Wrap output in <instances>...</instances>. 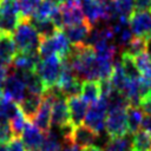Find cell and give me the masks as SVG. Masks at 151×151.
Returning <instances> with one entry per match:
<instances>
[{"mask_svg":"<svg viewBox=\"0 0 151 151\" xmlns=\"http://www.w3.org/2000/svg\"><path fill=\"white\" fill-rule=\"evenodd\" d=\"M17 52H38L41 38L29 19H21L13 31Z\"/></svg>","mask_w":151,"mask_h":151,"instance_id":"obj_1","label":"cell"},{"mask_svg":"<svg viewBox=\"0 0 151 151\" xmlns=\"http://www.w3.org/2000/svg\"><path fill=\"white\" fill-rule=\"evenodd\" d=\"M34 71L42 80L46 90L53 87L57 84L61 71V59L57 54L40 59Z\"/></svg>","mask_w":151,"mask_h":151,"instance_id":"obj_2","label":"cell"},{"mask_svg":"<svg viewBox=\"0 0 151 151\" xmlns=\"http://www.w3.org/2000/svg\"><path fill=\"white\" fill-rule=\"evenodd\" d=\"M106 114H107V100L106 98L100 97L87 109L84 123L86 126L92 129L97 134H100L105 130Z\"/></svg>","mask_w":151,"mask_h":151,"instance_id":"obj_3","label":"cell"},{"mask_svg":"<svg viewBox=\"0 0 151 151\" xmlns=\"http://www.w3.org/2000/svg\"><path fill=\"white\" fill-rule=\"evenodd\" d=\"M105 131L110 138H117L129 133L126 109L107 110L105 119Z\"/></svg>","mask_w":151,"mask_h":151,"instance_id":"obj_4","label":"cell"},{"mask_svg":"<svg viewBox=\"0 0 151 151\" xmlns=\"http://www.w3.org/2000/svg\"><path fill=\"white\" fill-rule=\"evenodd\" d=\"M1 87H2L1 88L2 90V94L6 98H8L9 100H12L15 104H18V105L24 100V98L28 93L24 80L14 72L12 65H11L9 74L6 78V80L4 81Z\"/></svg>","mask_w":151,"mask_h":151,"instance_id":"obj_5","label":"cell"},{"mask_svg":"<svg viewBox=\"0 0 151 151\" xmlns=\"http://www.w3.org/2000/svg\"><path fill=\"white\" fill-rule=\"evenodd\" d=\"M129 26L134 37L149 39L151 37V9L134 11L129 19Z\"/></svg>","mask_w":151,"mask_h":151,"instance_id":"obj_6","label":"cell"},{"mask_svg":"<svg viewBox=\"0 0 151 151\" xmlns=\"http://www.w3.org/2000/svg\"><path fill=\"white\" fill-rule=\"evenodd\" d=\"M59 7L63 15L64 27L79 24L85 20L80 0H65Z\"/></svg>","mask_w":151,"mask_h":151,"instance_id":"obj_7","label":"cell"},{"mask_svg":"<svg viewBox=\"0 0 151 151\" xmlns=\"http://www.w3.org/2000/svg\"><path fill=\"white\" fill-rule=\"evenodd\" d=\"M45 133L40 131L32 122L27 120L24 131L21 132V140L27 151H38L44 142Z\"/></svg>","mask_w":151,"mask_h":151,"instance_id":"obj_8","label":"cell"},{"mask_svg":"<svg viewBox=\"0 0 151 151\" xmlns=\"http://www.w3.org/2000/svg\"><path fill=\"white\" fill-rule=\"evenodd\" d=\"M66 101H67V109H68L71 124L73 126L81 125V123L85 119L87 109H88V103H86L80 96L70 97L66 99Z\"/></svg>","mask_w":151,"mask_h":151,"instance_id":"obj_9","label":"cell"},{"mask_svg":"<svg viewBox=\"0 0 151 151\" xmlns=\"http://www.w3.org/2000/svg\"><path fill=\"white\" fill-rule=\"evenodd\" d=\"M67 98L64 96H58L52 105L51 111V126L52 127H60L63 125H66L70 122V114L67 109Z\"/></svg>","mask_w":151,"mask_h":151,"instance_id":"obj_10","label":"cell"},{"mask_svg":"<svg viewBox=\"0 0 151 151\" xmlns=\"http://www.w3.org/2000/svg\"><path fill=\"white\" fill-rule=\"evenodd\" d=\"M91 28H92V26L86 20H84V21H81L79 24L64 27L63 32L65 33V35L68 39L70 44L73 45V46H77V45L84 44V41L87 38Z\"/></svg>","mask_w":151,"mask_h":151,"instance_id":"obj_11","label":"cell"},{"mask_svg":"<svg viewBox=\"0 0 151 151\" xmlns=\"http://www.w3.org/2000/svg\"><path fill=\"white\" fill-rule=\"evenodd\" d=\"M97 136L98 134L92 129L81 124V125L73 127L70 140L73 144H76L77 146H79L80 149H84V147H87L90 145H93V143L97 139Z\"/></svg>","mask_w":151,"mask_h":151,"instance_id":"obj_12","label":"cell"},{"mask_svg":"<svg viewBox=\"0 0 151 151\" xmlns=\"http://www.w3.org/2000/svg\"><path fill=\"white\" fill-rule=\"evenodd\" d=\"M80 5L84 18L91 26L104 22V11L97 0H80Z\"/></svg>","mask_w":151,"mask_h":151,"instance_id":"obj_13","label":"cell"},{"mask_svg":"<svg viewBox=\"0 0 151 151\" xmlns=\"http://www.w3.org/2000/svg\"><path fill=\"white\" fill-rule=\"evenodd\" d=\"M39 60L38 52H17L11 65L17 71H34Z\"/></svg>","mask_w":151,"mask_h":151,"instance_id":"obj_14","label":"cell"},{"mask_svg":"<svg viewBox=\"0 0 151 151\" xmlns=\"http://www.w3.org/2000/svg\"><path fill=\"white\" fill-rule=\"evenodd\" d=\"M15 54L17 47L12 34L0 32V64L11 65Z\"/></svg>","mask_w":151,"mask_h":151,"instance_id":"obj_15","label":"cell"},{"mask_svg":"<svg viewBox=\"0 0 151 151\" xmlns=\"http://www.w3.org/2000/svg\"><path fill=\"white\" fill-rule=\"evenodd\" d=\"M42 103V94L37 93H27L24 100L19 104V109L27 120L32 122L34 116L37 114L40 105Z\"/></svg>","mask_w":151,"mask_h":151,"instance_id":"obj_16","label":"cell"},{"mask_svg":"<svg viewBox=\"0 0 151 151\" xmlns=\"http://www.w3.org/2000/svg\"><path fill=\"white\" fill-rule=\"evenodd\" d=\"M126 119H127V129L129 133H134L139 129H142V123L144 119V113L139 106L129 105L126 109Z\"/></svg>","mask_w":151,"mask_h":151,"instance_id":"obj_17","label":"cell"},{"mask_svg":"<svg viewBox=\"0 0 151 151\" xmlns=\"http://www.w3.org/2000/svg\"><path fill=\"white\" fill-rule=\"evenodd\" d=\"M80 97L90 104H93L100 98V86L99 81L94 80H85L81 86V92Z\"/></svg>","mask_w":151,"mask_h":151,"instance_id":"obj_18","label":"cell"},{"mask_svg":"<svg viewBox=\"0 0 151 151\" xmlns=\"http://www.w3.org/2000/svg\"><path fill=\"white\" fill-rule=\"evenodd\" d=\"M63 145V139L58 131H55L53 127L50 129L48 132L45 133L44 142L38 151H60Z\"/></svg>","mask_w":151,"mask_h":151,"instance_id":"obj_19","label":"cell"},{"mask_svg":"<svg viewBox=\"0 0 151 151\" xmlns=\"http://www.w3.org/2000/svg\"><path fill=\"white\" fill-rule=\"evenodd\" d=\"M132 137L127 133L122 137L110 138L104 151H132Z\"/></svg>","mask_w":151,"mask_h":151,"instance_id":"obj_20","label":"cell"},{"mask_svg":"<svg viewBox=\"0 0 151 151\" xmlns=\"http://www.w3.org/2000/svg\"><path fill=\"white\" fill-rule=\"evenodd\" d=\"M132 147L138 151H151V134L144 129H139L132 136Z\"/></svg>","mask_w":151,"mask_h":151,"instance_id":"obj_21","label":"cell"},{"mask_svg":"<svg viewBox=\"0 0 151 151\" xmlns=\"http://www.w3.org/2000/svg\"><path fill=\"white\" fill-rule=\"evenodd\" d=\"M29 21L32 22V25L34 26V28L37 29L38 34L40 35L41 39L45 38H51L55 34V32L58 31V28L55 27V25L52 22L51 19L47 20H35V19H29Z\"/></svg>","mask_w":151,"mask_h":151,"instance_id":"obj_22","label":"cell"},{"mask_svg":"<svg viewBox=\"0 0 151 151\" xmlns=\"http://www.w3.org/2000/svg\"><path fill=\"white\" fill-rule=\"evenodd\" d=\"M146 41H147V39H145V38L133 37L132 40L129 42V45L120 53H124L132 58H136L146 51Z\"/></svg>","mask_w":151,"mask_h":151,"instance_id":"obj_23","label":"cell"},{"mask_svg":"<svg viewBox=\"0 0 151 151\" xmlns=\"http://www.w3.org/2000/svg\"><path fill=\"white\" fill-rule=\"evenodd\" d=\"M117 15L129 20L136 11V0H113Z\"/></svg>","mask_w":151,"mask_h":151,"instance_id":"obj_24","label":"cell"},{"mask_svg":"<svg viewBox=\"0 0 151 151\" xmlns=\"http://www.w3.org/2000/svg\"><path fill=\"white\" fill-rule=\"evenodd\" d=\"M120 64H122V67H123V71H124L125 76L129 79L140 78V73H139V70H138V67L134 63V58H132L127 54L120 53Z\"/></svg>","mask_w":151,"mask_h":151,"instance_id":"obj_25","label":"cell"},{"mask_svg":"<svg viewBox=\"0 0 151 151\" xmlns=\"http://www.w3.org/2000/svg\"><path fill=\"white\" fill-rule=\"evenodd\" d=\"M134 63L139 70L140 77L151 85V60L147 57L146 52L139 54L138 57L134 58Z\"/></svg>","mask_w":151,"mask_h":151,"instance_id":"obj_26","label":"cell"},{"mask_svg":"<svg viewBox=\"0 0 151 151\" xmlns=\"http://www.w3.org/2000/svg\"><path fill=\"white\" fill-rule=\"evenodd\" d=\"M57 7L58 6L54 5L53 2H51L48 0H42L38 5V7L35 8L33 15L29 19H35V20H47V19H51V15H52V13L54 12V9Z\"/></svg>","mask_w":151,"mask_h":151,"instance_id":"obj_27","label":"cell"},{"mask_svg":"<svg viewBox=\"0 0 151 151\" xmlns=\"http://www.w3.org/2000/svg\"><path fill=\"white\" fill-rule=\"evenodd\" d=\"M26 123H27V119L19 109V111L9 119V127H11V131H12L14 137L21 136V132L24 131Z\"/></svg>","mask_w":151,"mask_h":151,"instance_id":"obj_28","label":"cell"},{"mask_svg":"<svg viewBox=\"0 0 151 151\" xmlns=\"http://www.w3.org/2000/svg\"><path fill=\"white\" fill-rule=\"evenodd\" d=\"M42 0H18L21 19H29Z\"/></svg>","mask_w":151,"mask_h":151,"instance_id":"obj_29","label":"cell"},{"mask_svg":"<svg viewBox=\"0 0 151 151\" xmlns=\"http://www.w3.org/2000/svg\"><path fill=\"white\" fill-rule=\"evenodd\" d=\"M13 133L9 127V123L0 124V144H6L13 138Z\"/></svg>","mask_w":151,"mask_h":151,"instance_id":"obj_30","label":"cell"},{"mask_svg":"<svg viewBox=\"0 0 151 151\" xmlns=\"http://www.w3.org/2000/svg\"><path fill=\"white\" fill-rule=\"evenodd\" d=\"M7 151H26L22 140L19 137H13L7 145Z\"/></svg>","mask_w":151,"mask_h":151,"instance_id":"obj_31","label":"cell"},{"mask_svg":"<svg viewBox=\"0 0 151 151\" xmlns=\"http://www.w3.org/2000/svg\"><path fill=\"white\" fill-rule=\"evenodd\" d=\"M139 107L143 111L144 116H150L151 114V93L147 94L146 97H144L140 103H139Z\"/></svg>","mask_w":151,"mask_h":151,"instance_id":"obj_32","label":"cell"},{"mask_svg":"<svg viewBox=\"0 0 151 151\" xmlns=\"http://www.w3.org/2000/svg\"><path fill=\"white\" fill-rule=\"evenodd\" d=\"M9 71H11V65L0 64V86H2L4 81H5L6 78L8 77Z\"/></svg>","mask_w":151,"mask_h":151,"instance_id":"obj_33","label":"cell"},{"mask_svg":"<svg viewBox=\"0 0 151 151\" xmlns=\"http://www.w3.org/2000/svg\"><path fill=\"white\" fill-rule=\"evenodd\" d=\"M60 151H83V150H80L79 146H77L76 144H73L68 139V140H64L63 142V145H61V150Z\"/></svg>","mask_w":151,"mask_h":151,"instance_id":"obj_34","label":"cell"},{"mask_svg":"<svg viewBox=\"0 0 151 151\" xmlns=\"http://www.w3.org/2000/svg\"><path fill=\"white\" fill-rule=\"evenodd\" d=\"M151 9V0H136V11Z\"/></svg>","mask_w":151,"mask_h":151,"instance_id":"obj_35","label":"cell"},{"mask_svg":"<svg viewBox=\"0 0 151 151\" xmlns=\"http://www.w3.org/2000/svg\"><path fill=\"white\" fill-rule=\"evenodd\" d=\"M142 129L146 130L151 134V114L150 116H144L143 123H142Z\"/></svg>","mask_w":151,"mask_h":151,"instance_id":"obj_36","label":"cell"},{"mask_svg":"<svg viewBox=\"0 0 151 151\" xmlns=\"http://www.w3.org/2000/svg\"><path fill=\"white\" fill-rule=\"evenodd\" d=\"M83 151H103L99 146H97V145H90V146H87V147H84L83 149Z\"/></svg>","mask_w":151,"mask_h":151,"instance_id":"obj_37","label":"cell"},{"mask_svg":"<svg viewBox=\"0 0 151 151\" xmlns=\"http://www.w3.org/2000/svg\"><path fill=\"white\" fill-rule=\"evenodd\" d=\"M146 54H147V57L150 58V60H151V37L147 39V41H146Z\"/></svg>","mask_w":151,"mask_h":151,"instance_id":"obj_38","label":"cell"},{"mask_svg":"<svg viewBox=\"0 0 151 151\" xmlns=\"http://www.w3.org/2000/svg\"><path fill=\"white\" fill-rule=\"evenodd\" d=\"M48 1H51V2H53L54 5H57V6H60L65 0H48Z\"/></svg>","mask_w":151,"mask_h":151,"instance_id":"obj_39","label":"cell"},{"mask_svg":"<svg viewBox=\"0 0 151 151\" xmlns=\"http://www.w3.org/2000/svg\"><path fill=\"white\" fill-rule=\"evenodd\" d=\"M0 151H7V145L6 144H0Z\"/></svg>","mask_w":151,"mask_h":151,"instance_id":"obj_40","label":"cell"},{"mask_svg":"<svg viewBox=\"0 0 151 151\" xmlns=\"http://www.w3.org/2000/svg\"><path fill=\"white\" fill-rule=\"evenodd\" d=\"M2 93V90H1V86H0V94Z\"/></svg>","mask_w":151,"mask_h":151,"instance_id":"obj_41","label":"cell"},{"mask_svg":"<svg viewBox=\"0 0 151 151\" xmlns=\"http://www.w3.org/2000/svg\"><path fill=\"white\" fill-rule=\"evenodd\" d=\"M132 151H138V150H132Z\"/></svg>","mask_w":151,"mask_h":151,"instance_id":"obj_42","label":"cell"}]
</instances>
